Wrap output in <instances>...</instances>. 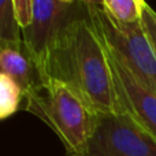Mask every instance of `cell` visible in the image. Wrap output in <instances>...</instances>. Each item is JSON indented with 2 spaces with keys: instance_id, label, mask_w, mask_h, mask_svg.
<instances>
[{
  "instance_id": "6da1fadb",
  "label": "cell",
  "mask_w": 156,
  "mask_h": 156,
  "mask_svg": "<svg viewBox=\"0 0 156 156\" xmlns=\"http://www.w3.org/2000/svg\"><path fill=\"white\" fill-rule=\"evenodd\" d=\"M43 74L73 89L97 115L121 111L107 49L88 14L63 29L47 56Z\"/></svg>"
},
{
  "instance_id": "7a4b0ae2",
  "label": "cell",
  "mask_w": 156,
  "mask_h": 156,
  "mask_svg": "<svg viewBox=\"0 0 156 156\" xmlns=\"http://www.w3.org/2000/svg\"><path fill=\"white\" fill-rule=\"evenodd\" d=\"M22 108L54 130L69 156H76L83 151L97 121V114L73 89L51 78L25 97Z\"/></svg>"
},
{
  "instance_id": "3957f363",
  "label": "cell",
  "mask_w": 156,
  "mask_h": 156,
  "mask_svg": "<svg viewBox=\"0 0 156 156\" xmlns=\"http://www.w3.org/2000/svg\"><path fill=\"white\" fill-rule=\"evenodd\" d=\"M88 15L105 48L156 93V55L143 23H118L100 5H88Z\"/></svg>"
},
{
  "instance_id": "277c9868",
  "label": "cell",
  "mask_w": 156,
  "mask_h": 156,
  "mask_svg": "<svg viewBox=\"0 0 156 156\" xmlns=\"http://www.w3.org/2000/svg\"><path fill=\"white\" fill-rule=\"evenodd\" d=\"M76 156H156V137L126 111L100 114L83 151Z\"/></svg>"
},
{
  "instance_id": "5b68a950",
  "label": "cell",
  "mask_w": 156,
  "mask_h": 156,
  "mask_svg": "<svg viewBox=\"0 0 156 156\" xmlns=\"http://www.w3.org/2000/svg\"><path fill=\"white\" fill-rule=\"evenodd\" d=\"M88 14V5L80 2L34 0L32 22L22 29V41L43 71L51 48L67 25Z\"/></svg>"
},
{
  "instance_id": "8992f818",
  "label": "cell",
  "mask_w": 156,
  "mask_h": 156,
  "mask_svg": "<svg viewBox=\"0 0 156 156\" xmlns=\"http://www.w3.org/2000/svg\"><path fill=\"white\" fill-rule=\"evenodd\" d=\"M107 55L121 110L129 112L156 137V93L144 85L110 49H107Z\"/></svg>"
},
{
  "instance_id": "52a82bcc",
  "label": "cell",
  "mask_w": 156,
  "mask_h": 156,
  "mask_svg": "<svg viewBox=\"0 0 156 156\" xmlns=\"http://www.w3.org/2000/svg\"><path fill=\"white\" fill-rule=\"evenodd\" d=\"M0 69L21 86L25 97L37 90L47 80L23 41H0Z\"/></svg>"
},
{
  "instance_id": "ba28073f",
  "label": "cell",
  "mask_w": 156,
  "mask_h": 156,
  "mask_svg": "<svg viewBox=\"0 0 156 156\" xmlns=\"http://www.w3.org/2000/svg\"><path fill=\"white\" fill-rule=\"evenodd\" d=\"M144 5H145L144 0H104L103 2V8L105 12L114 21L123 25L141 22Z\"/></svg>"
},
{
  "instance_id": "9c48e42d",
  "label": "cell",
  "mask_w": 156,
  "mask_h": 156,
  "mask_svg": "<svg viewBox=\"0 0 156 156\" xmlns=\"http://www.w3.org/2000/svg\"><path fill=\"white\" fill-rule=\"evenodd\" d=\"M25 93L22 88L7 74L0 73V118L5 119L22 108Z\"/></svg>"
},
{
  "instance_id": "30bf717a",
  "label": "cell",
  "mask_w": 156,
  "mask_h": 156,
  "mask_svg": "<svg viewBox=\"0 0 156 156\" xmlns=\"http://www.w3.org/2000/svg\"><path fill=\"white\" fill-rule=\"evenodd\" d=\"M0 41H22V29L16 19L12 0H0Z\"/></svg>"
},
{
  "instance_id": "8fae6325",
  "label": "cell",
  "mask_w": 156,
  "mask_h": 156,
  "mask_svg": "<svg viewBox=\"0 0 156 156\" xmlns=\"http://www.w3.org/2000/svg\"><path fill=\"white\" fill-rule=\"evenodd\" d=\"M141 23H143V27L145 30L147 36H148L149 41H151L152 47H154V51L156 55V12L154 11V8H151L147 3L143 10Z\"/></svg>"
},
{
  "instance_id": "7c38bea8",
  "label": "cell",
  "mask_w": 156,
  "mask_h": 156,
  "mask_svg": "<svg viewBox=\"0 0 156 156\" xmlns=\"http://www.w3.org/2000/svg\"><path fill=\"white\" fill-rule=\"evenodd\" d=\"M14 7H15V14L18 23L21 29H25L32 22V14H33V5L34 0H12Z\"/></svg>"
},
{
  "instance_id": "4fadbf2b",
  "label": "cell",
  "mask_w": 156,
  "mask_h": 156,
  "mask_svg": "<svg viewBox=\"0 0 156 156\" xmlns=\"http://www.w3.org/2000/svg\"><path fill=\"white\" fill-rule=\"evenodd\" d=\"M76 2H80L85 5H100V7H103L104 0H76Z\"/></svg>"
},
{
  "instance_id": "5bb4252c",
  "label": "cell",
  "mask_w": 156,
  "mask_h": 156,
  "mask_svg": "<svg viewBox=\"0 0 156 156\" xmlns=\"http://www.w3.org/2000/svg\"><path fill=\"white\" fill-rule=\"evenodd\" d=\"M60 2H65V3H74L76 0H60Z\"/></svg>"
}]
</instances>
